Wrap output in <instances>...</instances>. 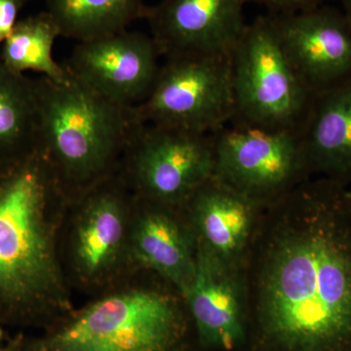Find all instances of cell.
I'll return each mask as SVG.
<instances>
[{"label": "cell", "instance_id": "obj_1", "mask_svg": "<svg viewBox=\"0 0 351 351\" xmlns=\"http://www.w3.org/2000/svg\"><path fill=\"white\" fill-rule=\"evenodd\" d=\"M346 186L304 181L263 248L256 324L267 351H351V202ZM276 203V202H274Z\"/></svg>", "mask_w": 351, "mask_h": 351}, {"label": "cell", "instance_id": "obj_2", "mask_svg": "<svg viewBox=\"0 0 351 351\" xmlns=\"http://www.w3.org/2000/svg\"><path fill=\"white\" fill-rule=\"evenodd\" d=\"M66 200L40 152L0 171V309L44 329L75 307L60 257Z\"/></svg>", "mask_w": 351, "mask_h": 351}, {"label": "cell", "instance_id": "obj_3", "mask_svg": "<svg viewBox=\"0 0 351 351\" xmlns=\"http://www.w3.org/2000/svg\"><path fill=\"white\" fill-rule=\"evenodd\" d=\"M25 351H193L196 341L184 298L162 278L137 271L73 307Z\"/></svg>", "mask_w": 351, "mask_h": 351}, {"label": "cell", "instance_id": "obj_4", "mask_svg": "<svg viewBox=\"0 0 351 351\" xmlns=\"http://www.w3.org/2000/svg\"><path fill=\"white\" fill-rule=\"evenodd\" d=\"M34 87L38 152L66 200L117 174L132 134L142 124L134 107L104 98L73 76L66 83L41 76Z\"/></svg>", "mask_w": 351, "mask_h": 351}, {"label": "cell", "instance_id": "obj_5", "mask_svg": "<svg viewBox=\"0 0 351 351\" xmlns=\"http://www.w3.org/2000/svg\"><path fill=\"white\" fill-rule=\"evenodd\" d=\"M133 204L119 173L68 201L60 257L71 292L90 299L137 272L130 254Z\"/></svg>", "mask_w": 351, "mask_h": 351}, {"label": "cell", "instance_id": "obj_6", "mask_svg": "<svg viewBox=\"0 0 351 351\" xmlns=\"http://www.w3.org/2000/svg\"><path fill=\"white\" fill-rule=\"evenodd\" d=\"M230 60L232 121L301 134L314 96L289 63L267 14L247 24Z\"/></svg>", "mask_w": 351, "mask_h": 351}, {"label": "cell", "instance_id": "obj_7", "mask_svg": "<svg viewBox=\"0 0 351 351\" xmlns=\"http://www.w3.org/2000/svg\"><path fill=\"white\" fill-rule=\"evenodd\" d=\"M134 110L142 123L213 135L234 119L230 55L166 58L151 93Z\"/></svg>", "mask_w": 351, "mask_h": 351}, {"label": "cell", "instance_id": "obj_8", "mask_svg": "<svg viewBox=\"0 0 351 351\" xmlns=\"http://www.w3.org/2000/svg\"><path fill=\"white\" fill-rule=\"evenodd\" d=\"M213 135L140 124L119 175L136 197L181 207L213 177Z\"/></svg>", "mask_w": 351, "mask_h": 351}, {"label": "cell", "instance_id": "obj_9", "mask_svg": "<svg viewBox=\"0 0 351 351\" xmlns=\"http://www.w3.org/2000/svg\"><path fill=\"white\" fill-rule=\"evenodd\" d=\"M213 177L261 205L274 204L311 173L301 134L232 121L213 134Z\"/></svg>", "mask_w": 351, "mask_h": 351}, {"label": "cell", "instance_id": "obj_10", "mask_svg": "<svg viewBox=\"0 0 351 351\" xmlns=\"http://www.w3.org/2000/svg\"><path fill=\"white\" fill-rule=\"evenodd\" d=\"M284 54L314 97L351 80V25L324 4L298 12L267 14Z\"/></svg>", "mask_w": 351, "mask_h": 351}, {"label": "cell", "instance_id": "obj_11", "mask_svg": "<svg viewBox=\"0 0 351 351\" xmlns=\"http://www.w3.org/2000/svg\"><path fill=\"white\" fill-rule=\"evenodd\" d=\"M159 56L152 36L125 29L78 43L64 66L95 93L133 108L151 93L161 68Z\"/></svg>", "mask_w": 351, "mask_h": 351}, {"label": "cell", "instance_id": "obj_12", "mask_svg": "<svg viewBox=\"0 0 351 351\" xmlns=\"http://www.w3.org/2000/svg\"><path fill=\"white\" fill-rule=\"evenodd\" d=\"M251 0H161L145 19L160 55H230L243 34Z\"/></svg>", "mask_w": 351, "mask_h": 351}, {"label": "cell", "instance_id": "obj_13", "mask_svg": "<svg viewBox=\"0 0 351 351\" xmlns=\"http://www.w3.org/2000/svg\"><path fill=\"white\" fill-rule=\"evenodd\" d=\"M182 295L201 348L235 351L246 343L248 324L239 267L196 248L195 276Z\"/></svg>", "mask_w": 351, "mask_h": 351}, {"label": "cell", "instance_id": "obj_14", "mask_svg": "<svg viewBox=\"0 0 351 351\" xmlns=\"http://www.w3.org/2000/svg\"><path fill=\"white\" fill-rule=\"evenodd\" d=\"M130 254L136 271L156 274L184 294L195 276L196 244L181 208L134 196Z\"/></svg>", "mask_w": 351, "mask_h": 351}, {"label": "cell", "instance_id": "obj_15", "mask_svg": "<svg viewBox=\"0 0 351 351\" xmlns=\"http://www.w3.org/2000/svg\"><path fill=\"white\" fill-rule=\"evenodd\" d=\"M260 206L212 177L180 208L196 248L239 267L250 245Z\"/></svg>", "mask_w": 351, "mask_h": 351}, {"label": "cell", "instance_id": "obj_16", "mask_svg": "<svg viewBox=\"0 0 351 351\" xmlns=\"http://www.w3.org/2000/svg\"><path fill=\"white\" fill-rule=\"evenodd\" d=\"M301 137L311 173L351 182V80L314 97Z\"/></svg>", "mask_w": 351, "mask_h": 351}, {"label": "cell", "instance_id": "obj_17", "mask_svg": "<svg viewBox=\"0 0 351 351\" xmlns=\"http://www.w3.org/2000/svg\"><path fill=\"white\" fill-rule=\"evenodd\" d=\"M38 110L34 78L0 62V171L38 152Z\"/></svg>", "mask_w": 351, "mask_h": 351}, {"label": "cell", "instance_id": "obj_18", "mask_svg": "<svg viewBox=\"0 0 351 351\" xmlns=\"http://www.w3.org/2000/svg\"><path fill=\"white\" fill-rule=\"evenodd\" d=\"M46 5L61 36L78 43L125 31L149 8L144 0H46Z\"/></svg>", "mask_w": 351, "mask_h": 351}, {"label": "cell", "instance_id": "obj_19", "mask_svg": "<svg viewBox=\"0 0 351 351\" xmlns=\"http://www.w3.org/2000/svg\"><path fill=\"white\" fill-rule=\"evenodd\" d=\"M59 36V27L47 11L19 20L2 43L0 62L18 75L36 71L52 82H68L71 78L68 69L53 58Z\"/></svg>", "mask_w": 351, "mask_h": 351}, {"label": "cell", "instance_id": "obj_20", "mask_svg": "<svg viewBox=\"0 0 351 351\" xmlns=\"http://www.w3.org/2000/svg\"><path fill=\"white\" fill-rule=\"evenodd\" d=\"M267 9V14H284L298 12L336 0H251ZM341 1V0H339Z\"/></svg>", "mask_w": 351, "mask_h": 351}, {"label": "cell", "instance_id": "obj_21", "mask_svg": "<svg viewBox=\"0 0 351 351\" xmlns=\"http://www.w3.org/2000/svg\"><path fill=\"white\" fill-rule=\"evenodd\" d=\"M29 0H0V46L17 24L18 16Z\"/></svg>", "mask_w": 351, "mask_h": 351}, {"label": "cell", "instance_id": "obj_22", "mask_svg": "<svg viewBox=\"0 0 351 351\" xmlns=\"http://www.w3.org/2000/svg\"><path fill=\"white\" fill-rule=\"evenodd\" d=\"M0 351H25L24 346H23L22 339L17 338L12 339V341H8L7 345L4 346Z\"/></svg>", "mask_w": 351, "mask_h": 351}, {"label": "cell", "instance_id": "obj_23", "mask_svg": "<svg viewBox=\"0 0 351 351\" xmlns=\"http://www.w3.org/2000/svg\"><path fill=\"white\" fill-rule=\"evenodd\" d=\"M5 325L3 320V316H2L1 309H0V350L4 348L8 343L6 339L5 334H4L3 326Z\"/></svg>", "mask_w": 351, "mask_h": 351}, {"label": "cell", "instance_id": "obj_24", "mask_svg": "<svg viewBox=\"0 0 351 351\" xmlns=\"http://www.w3.org/2000/svg\"><path fill=\"white\" fill-rule=\"evenodd\" d=\"M343 7V14H345L346 20L351 25V0H341Z\"/></svg>", "mask_w": 351, "mask_h": 351}, {"label": "cell", "instance_id": "obj_25", "mask_svg": "<svg viewBox=\"0 0 351 351\" xmlns=\"http://www.w3.org/2000/svg\"><path fill=\"white\" fill-rule=\"evenodd\" d=\"M346 193H348V199H350V202H351V189H348V191H346Z\"/></svg>", "mask_w": 351, "mask_h": 351}]
</instances>
